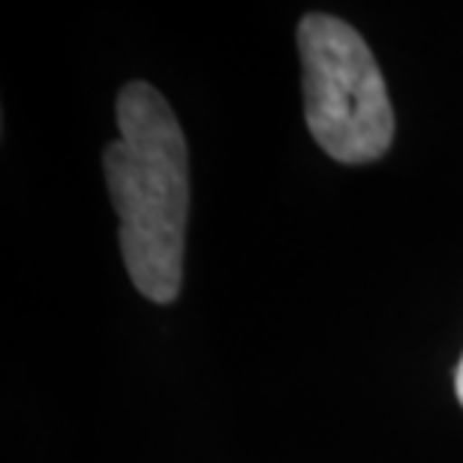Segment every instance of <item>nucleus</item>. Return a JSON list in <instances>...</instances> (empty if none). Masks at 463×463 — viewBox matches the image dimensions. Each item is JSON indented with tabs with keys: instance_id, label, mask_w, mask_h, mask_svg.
Segmentation results:
<instances>
[{
	"instance_id": "nucleus-1",
	"label": "nucleus",
	"mask_w": 463,
	"mask_h": 463,
	"mask_svg": "<svg viewBox=\"0 0 463 463\" xmlns=\"http://www.w3.org/2000/svg\"><path fill=\"white\" fill-rule=\"evenodd\" d=\"M118 142L106 147V184L120 220V256L145 298L169 304L184 283L190 208L187 138L165 97L129 81L118 97Z\"/></svg>"
},
{
	"instance_id": "nucleus-2",
	"label": "nucleus",
	"mask_w": 463,
	"mask_h": 463,
	"mask_svg": "<svg viewBox=\"0 0 463 463\" xmlns=\"http://www.w3.org/2000/svg\"><path fill=\"white\" fill-rule=\"evenodd\" d=\"M304 67V115L331 160L361 165L379 160L394 138L385 79L355 27L313 13L298 24Z\"/></svg>"
},
{
	"instance_id": "nucleus-3",
	"label": "nucleus",
	"mask_w": 463,
	"mask_h": 463,
	"mask_svg": "<svg viewBox=\"0 0 463 463\" xmlns=\"http://www.w3.org/2000/svg\"><path fill=\"white\" fill-rule=\"evenodd\" d=\"M455 392H458V401H460V406H463V358H460L458 373H455Z\"/></svg>"
}]
</instances>
